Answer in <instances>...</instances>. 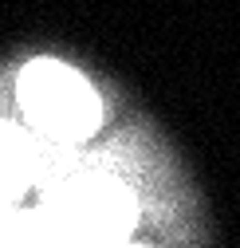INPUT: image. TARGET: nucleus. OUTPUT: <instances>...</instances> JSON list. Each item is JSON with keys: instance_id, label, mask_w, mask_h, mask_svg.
<instances>
[{"instance_id": "1", "label": "nucleus", "mask_w": 240, "mask_h": 248, "mask_svg": "<svg viewBox=\"0 0 240 248\" xmlns=\"http://www.w3.org/2000/svg\"><path fill=\"white\" fill-rule=\"evenodd\" d=\"M16 95H20L28 122L36 130H44L47 138H59V142H79L87 134H95L99 114H103L91 83L79 71H71L67 63H55V59L28 63Z\"/></svg>"}]
</instances>
